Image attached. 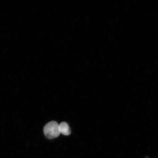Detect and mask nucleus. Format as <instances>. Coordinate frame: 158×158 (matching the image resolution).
I'll return each mask as SVG.
<instances>
[{"mask_svg":"<svg viewBox=\"0 0 158 158\" xmlns=\"http://www.w3.org/2000/svg\"><path fill=\"white\" fill-rule=\"evenodd\" d=\"M43 131L45 137L49 139L58 137L60 134L59 124L54 121L47 124L44 127Z\"/></svg>","mask_w":158,"mask_h":158,"instance_id":"nucleus-1","label":"nucleus"},{"mask_svg":"<svg viewBox=\"0 0 158 158\" xmlns=\"http://www.w3.org/2000/svg\"><path fill=\"white\" fill-rule=\"evenodd\" d=\"M60 133L64 135H69L71 134V130L68 124L65 122H62L59 124Z\"/></svg>","mask_w":158,"mask_h":158,"instance_id":"nucleus-2","label":"nucleus"}]
</instances>
